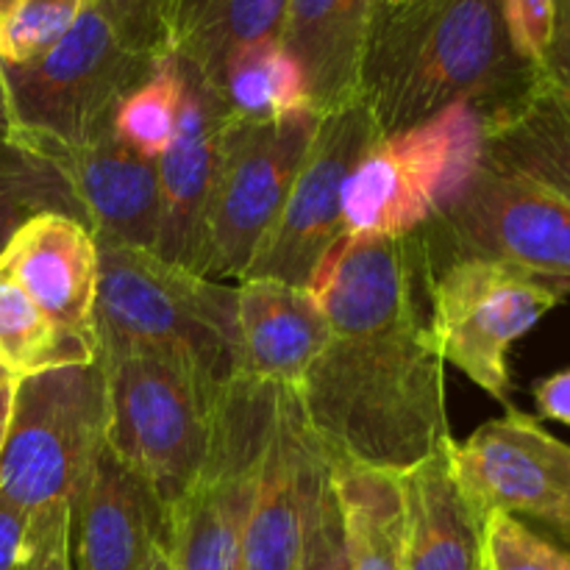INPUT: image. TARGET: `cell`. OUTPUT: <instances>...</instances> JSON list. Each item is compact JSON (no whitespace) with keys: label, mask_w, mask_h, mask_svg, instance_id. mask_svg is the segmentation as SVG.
Returning <instances> with one entry per match:
<instances>
[{"label":"cell","mask_w":570,"mask_h":570,"mask_svg":"<svg viewBox=\"0 0 570 570\" xmlns=\"http://www.w3.org/2000/svg\"><path fill=\"white\" fill-rule=\"evenodd\" d=\"M332 337L295 393L332 460L404 473L451 440L417 234H343L312 276Z\"/></svg>","instance_id":"obj_1"},{"label":"cell","mask_w":570,"mask_h":570,"mask_svg":"<svg viewBox=\"0 0 570 570\" xmlns=\"http://www.w3.org/2000/svg\"><path fill=\"white\" fill-rule=\"evenodd\" d=\"M538 81L512 48L499 0H412L379 6L362 92L379 137L432 120L456 104L488 115Z\"/></svg>","instance_id":"obj_2"},{"label":"cell","mask_w":570,"mask_h":570,"mask_svg":"<svg viewBox=\"0 0 570 570\" xmlns=\"http://www.w3.org/2000/svg\"><path fill=\"white\" fill-rule=\"evenodd\" d=\"M98 243V354H154L215 387L239 376L237 289L165 262L154 250Z\"/></svg>","instance_id":"obj_3"},{"label":"cell","mask_w":570,"mask_h":570,"mask_svg":"<svg viewBox=\"0 0 570 570\" xmlns=\"http://www.w3.org/2000/svg\"><path fill=\"white\" fill-rule=\"evenodd\" d=\"M106 376V449L161 510L187 495L206 460L223 387L154 354H98Z\"/></svg>","instance_id":"obj_4"},{"label":"cell","mask_w":570,"mask_h":570,"mask_svg":"<svg viewBox=\"0 0 570 570\" xmlns=\"http://www.w3.org/2000/svg\"><path fill=\"white\" fill-rule=\"evenodd\" d=\"M106 445L104 365H72L14 379L0 451V495L28 515L76 507Z\"/></svg>","instance_id":"obj_5"},{"label":"cell","mask_w":570,"mask_h":570,"mask_svg":"<svg viewBox=\"0 0 570 570\" xmlns=\"http://www.w3.org/2000/svg\"><path fill=\"white\" fill-rule=\"evenodd\" d=\"M159 59L120 42L109 22L87 3L65 39L22 65H3L14 142L53 139L76 145L109 131L115 111Z\"/></svg>","instance_id":"obj_6"},{"label":"cell","mask_w":570,"mask_h":570,"mask_svg":"<svg viewBox=\"0 0 570 570\" xmlns=\"http://www.w3.org/2000/svg\"><path fill=\"white\" fill-rule=\"evenodd\" d=\"M278 384L237 376L220 390L198 479L167 515L173 570H243V540Z\"/></svg>","instance_id":"obj_7"},{"label":"cell","mask_w":570,"mask_h":570,"mask_svg":"<svg viewBox=\"0 0 570 570\" xmlns=\"http://www.w3.org/2000/svg\"><path fill=\"white\" fill-rule=\"evenodd\" d=\"M484 111L456 104L432 120L382 137L345 184V234L410 237L476 173Z\"/></svg>","instance_id":"obj_8"},{"label":"cell","mask_w":570,"mask_h":570,"mask_svg":"<svg viewBox=\"0 0 570 570\" xmlns=\"http://www.w3.org/2000/svg\"><path fill=\"white\" fill-rule=\"evenodd\" d=\"M317 122V111L276 122L226 115L198 276L220 284L243 282L262 239L282 215Z\"/></svg>","instance_id":"obj_9"},{"label":"cell","mask_w":570,"mask_h":570,"mask_svg":"<svg viewBox=\"0 0 570 570\" xmlns=\"http://www.w3.org/2000/svg\"><path fill=\"white\" fill-rule=\"evenodd\" d=\"M562 301L566 295L554 287L504 262L429 259V304L440 354L499 404L510 406V348Z\"/></svg>","instance_id":"obj_10"},{"label":"cell","mask_w":570,"mask_h":570,"mask_svg":"<svg viewBox=\"0 0 570 570\" xmlns=\"http://www.w3.org/2000/svg\"><path fill=\"white\" fill-rule=\"evenodd\" d=\"M415 234L429 259L504 262L570 295V204L484 159Z\"/></svg>","instance_id":"obj_11"},{"label":"cell","mask_w":570,"mask_h":570,"mask_svg":"<svg viewBox=\"0 0 570 570\" xmlns=\"http://www.w3.org/2000/svg\"><path fill=\"white\" fill-rule=\"evenodd\" d=\"M379 139L382 137L362 100L321 115L282 215L262 239L243 282L273 278L293 287H309L323 256L345 234V184Z\"/></svg>","instance_id":"obj_12"},{"label":"cell","mask_w":570,"mask_h":570,"mask_svg":"<svg viewBox=\"0 0 570 570\" xmlns=\"http://www.w3.org/2000/svg\"><path fill=\"white\" fill-rule=\"evenodd\" d=\"M462 490L484 518L532 521L570 546V445L532 415L510 410L454 449Z\"/></svg>","instance_id":"obj_13"},{"label":"cell","mask_w":570,"mask_h":570,"mask_svg":"<svg viewBox=\"0 0 570 570\" xmlns=\"http://www.w3.org/2000/svg\"><path fill=\"white\" fill-rule=\"evenodd\" d=\"M332 460L312 432L298 393L278 384L243 540V570H295Z\"/></svg>","instance_id":"obj_14"},{"label":"cell","mask_w":570,"mask_h":570,"mask_svg":"<svg viewBox=\"0 0 570 570\" xmlns=\"http://www.w3.org/2000/svg\"><path fill=\"white\" fill-rule=\"evenodd\" d=\"M20 145L61 173L95 239L156 250L161 220L156 161L122 145L115 128L76 145L53 139H22Z\"/></svg>","instance_id":"obj_15"},{"label":"cell","mask_w":570,"mask_h":570,"mask_svg":"<svg viewBox=\"0 0 570 570\" xmlns=\"http://www.w3.org/2000/svg\"><path fill=\"white\" fill-rule=\"evenodd\" d=\"M178 70H181V115H178L176 137L156 159L161 220L154 254L170 265L198 273L220 131L228 111L220 95L198 72L189 70L184 61H178Z\"/></svg>","instance_id":"obj_16"},{"label":"cell","mask_w":570,"mask_h":570,"mask_svg":"<svg viewBox=\"0 0 570 570\" xmlns=\"http://www.w3.org/2000/svg\"><path fill=\"white\" fill-rule=\"evenodd\" d=\"M0 262L59 332L98 345V243L81 220L61 212L31 217Z\"/></svg>","instance_id":"obj_17"},{"label":"cell","mask_w":570,"mask_h":570,"mask_svg":"<svg viewBox=\"0 0 570 570\" xmlns=\"http://www.w3.org/2000/svg\"><path fill=\"white\" fill-rule=\"evenodd\" d=\"M167 512L145 482L104 445L70 512L78 570H142L167 546Z\"/></svg>","instance_id":"obj_18"},{"label":"cell","mask_w":570,"mask_h":570,"mask_svg":"<svg viewBox=\"0 0 570 570\" xmlns=\"http://www.w3.org/2000/svg\"><path fill=\"white\" fill-rule=\"evenodd\" d=\"M456 440L399 473L404 570H488V518L462 490Z\"/></svg>","instance_id":"obj_19"},{"label":"cell","mask_w":570,"mask_h":570,"mask_svg":"<svg viewBox=\"0 0 570 570\" xmlns=\"http://www.w3.org/2000/svg\"><path fill=\"white\" fill-rule=\"evenodd\" d=\"M234 289L239 376L295 387L332 337L323 309L309 289L273 278H245Z\"/></svg>","instance_id":"obj_20"},{"label":"cell","mask_w":570,"mask_h":570,"mask_svg":"<svg viewBox=\"0 0 570 570\" xmlns=\"http://www.w3.org/2000/svg\"><path fill=\"white\" fill-rule=\"evenodd\" d=\"M376 14L379 0H287L278 42L304 70L317 115L360 100Z\"/></svg>","instance_id":"obj_21"},{"label":"cell","mask_w":570,"mask_h":570,"mask_svg":"<svg viewBox=\"0 0 570 570\" xmlns=\"http://www.w3.org/2000/svg\"><path fill=\"white\" fill-rule=\"evenodd\" d=\"M484 165L570 204V106L540 72L527 92L484 115Z\"/></svg>","instance_id":"obj_22"},{"label":"cell","mask_w":570,"mask_h":570,"mask_svg":"<svg viewBox=\"0 0 570 570\" xmlns=\"http://www.w3.org/2000/svg\"><path fill=\"white\" fill-rule=\"evenodd\" d=\"M284 14L287 0H173L167 53L220 95L232 56L282 37Z\"/></svg>","instance_id":"obj_23"},{"label":"cell","mask_w":570,"mask_h":570,"mask_svg":"<svg viewBox=\"0 0 570 570\" xmlns=\"http://www.w3.org/2000/svg\"><path fill=\"white\" fill-rule=\"evenodd\" d=\"M332 482L343 507L351 570H404L399 473L332 460Z\"/></svg>","instance_id":"obj_24"},{"label":"cell","mask_w":570,"mask_h":570,"mask_svg":"<svg viewBox=\"0 0 570 570\" xmlns=\"http://www.w3.org/2000/svg\"><path fill=\"white\" fill-rule=\"evenodd\" d=\"M220 100L228 115L248 122H276L315 111L304 70L278 39L248 45L232 56Z\"/></svg>","instance_id":"obj_25"},{"label":"cell","mask_w":570,"mask_h":570,"mask_svg":"<svg viewBox=\"0 0 570 570\" xmlns=\"http://www.w3.org/2000/svg\"><path fill=\"white\" fill-rule=\"evenodd\" d=\"M92 362H98V345L59 332L0 262V365L6 373L26 379L53 367Z\"/></svg>","instance_id":"obj_26"},{"label":"cell","mask_w":570,"mask_h":570,"mask_svg":"<svg viewBox=\"0 0 570 570\" xmlns=\"http://www.w3.org/2000/svg\"><path fill=\"white\" fill-rule=\"evenodd\" d=\"M45 212L81 220L70 187L45 156L11 139L0 142V259L14 234Z\"/></svg>","instance_id":"obj_27"},{"label":"cell","mask_w":570,"mask_h":570,"mask_svg":"<svg viewBox=\"0 0 570 570\" xmlns=\"http://www.w3.org/2000/svg\"><path fill=\"white\" fill-rule=\"evenodd\" d=\"M181 115V70L176 56H161L156 70L117 106L115 137L134 154L156 161L173 142Z\"/></svg>","instance_id":"obj_28"},{"label":"cell","mask_w":570,"mask_h":570,"mask_svg":"<svg viewBox=\"0 0 570 570\" xmlns=\"http://www.w3.org/2000/svg\"><path fill=\"white\" fill-rule=\"evenodd\" d=\"M87 0H17L0 22V61L22 65L70 33Z\"/></svg>","instance_id":"obj_29"},{"label":"cell","mask_w":570,"mask_h":570,"mask_svg":"<svg viewBox=\"0 0 570 570\" xmlns=\"http://www.w3.org/2000/svg\"><path fill=\"white\" fill-rule=\"evenodd\" d=\"M488 570H570V551L518 518L490 512Z\"/></svg>","instance_id":"obj_30"},{"label":"cell","mask_w":570,"mask_h":570,"mask_svg":"<svg viewBox=\"0 0 570 570\" xmlns=\"http://www.w3.org/2000/svg\"><path fill=\"white\" fill-rule=\"evenodd\" d=\"M137 53L161 59L167 56V26H170L173 0H87Z\"/></svg>","instance_id":"obj_31"},{"label":"cell","mask_w":570,"mask_h":570,"mask_svg":"<svg viewBox=\"0 0 570 570\" xmlns=\"http://www.w3.org/2000/svg\"><path fill=\"white\" fill-rule=\"evenodd\" d=\"M295 570H351L343 507H340L332 476L323 484L321 499L312 510Z\"/></svg>","instance_id":"obj_32"},{"label":"cell","mask_w":570,"mask_h":570,"mask_svg":"<svg viewBox=\"0 0 570 570\" xmlns=\"http://www.w3.org/2000/svg\"><path fill=\"white\" fill-rule=\"evenodd\" d=\"M512 48L523 61L540 67L554 31V0H499Z\"/></svg>","instance_id":"obj_33"},{"label":"cell","mask_w":570,"mask_h":570,"mask_svg":"<svg viewBox=\"0 0 570 570\" xmlns=\"http://www.w3.org/2000/svg\"><path fill=\"white\" fill-rule=\"evenodd\" d=\"M26 570H70V510L31 515V557Z\"/></svg>","instance_id":"obj_34"},{"label":"cell","mask_w":570,"mask_h":570,"mask_svg":"<svg viewBox=\"0 0 570 570\" xmlns=\"http://www.w3.org/2000/svg\"><path fill=\"white\" fill-rule=\"evenodd\" d=\"M538 72L570 106V0H554V31Z\"/></svg>","instance_id":"obj_35"},{"label":"cell","mask_w":570,"mask_h":570,"mask_svg":"<svg viewBox=\"0 0 570 570\" xmlns=\"http://www.w3.org/2000/svg\"><path fill=\"white\" fill-rule=\"evenodd\" d=\"M31 557V515L0 495V570H26Z\"/></svg>","instance_id":"obj_36"},{"label":"cell","mask_w":570,"mask_h":570,"mask_svg":"<svg viewBox=\"0 0 570 570\" xmlns=\"http://www.w3.org/2000/svg\"><path fill=\"white\" fill-rule=\"evenodd\" d=\"M534 404L546 421L570 426V367L551 373L549 379L534 384Z\"/></svg>","instance_id":"obj_37"},{"label":"cell","mask_w":570,"mask_h":570,"mask_svg":"<svg viewBox=\"0 0 570 570\" xmlns=\"http://www.w3.org/2000/svg\"><path fill=\"white\" fill-rule=\"evenodd\" d=\"M11 401H14V379H9V382L0 384V451H3L6 432H9Z\"/></svg>","instance_id":"obj_38"},{"label":"cell","mask_w":570,"mask_h":570,"mask_svg":"<svg viewBox=\"0 0 570 570\" xmlns=\"http://www.w3.org/2000/svg\"><path fill=\"white\" fill-rule=\"evenodd\" d=\"M11 137H14V122H11L9 98H6L3 72H0V142H9Z\"/></svg>","instance_id":"obj_39"},{"label":"cell","mask_w":570,"mask_h":570,"mask_svg":"<svg viewBox=\"0 0 570 570\" xmlns=\"http://www.w3.org/2000/svg\"><path fill=\"white\" fill-rule=\"evenodd\" d=\"M142 570H173L170 566V551H167V546H159V549L150 554V560L145 562Z\"/></svg>","instance_id":"obj_40"},{"label":"cell","mask_w":570,"mask_h":570,"mask_svg":"<svg viewBox=\"0 0 570 570\" xmlns=\"http://www.w3.org/2000/svg\"><path fill=\"white\" fill-rule=\"evenodd\" d=\"M406 3H412V0H379L382 9H399V6H406Z\"/></svg>","instance_id":"obj_41"},{"label":"cell","mask_w":570,"mask_h":570,"mask_svg":"<svg viewBox=\"0 0 570 570\" xmlns=\"http://www.w3.org/2000/svg\"><path fill=\"white\" fill-rule=\"evenodd\" d=\"M14 3L17 0H0V22H3V17L14 9Z\"/></svg>","instance_id":"obj_42"},{"label":"cell","mask_w":570,"mask_h":570,"mask_svg":"<svg viewBox=\"0 0 570 570\" xmlns=\"http://www.w3.org/2000/svg\"><path fill=\"white\" fill-rule=\"evenodd\" d=\"M9 373H6V367L3 365H0V384H3V382H9Z\"/></svg>","instance_id":"obj_43"}]
</instances>
